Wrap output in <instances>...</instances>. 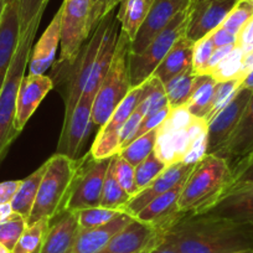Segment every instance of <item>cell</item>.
<instances>
[{
	"label": "cell",
	"instance_id": "51",
	"mask_svg": "<svg viewBox=\"0 0 253 253\" xmlns=\"http://www.w3.org/2000/svg\"><path fill=\"white\" fill-rule=\"evenodd\" d=\"M211 38H212V42L213 45H215V47L235 45L236 40H237V36L228 33L227 30H225V29L221 28V26L218 29H216L213 33H211Z\"/></svg>",
	"mask_w": 253,
	"mask_h": 253
},
{
	"label": "cell",
	"instance_id": "25",
	"mask_svg": "<svg viewBox=\"0 0 253 253\" xmlns=\"http://www.w3.org/2000/svg\"><path fill=\"white\" fill-rule=\"evenodd\" d=\"M193 47L194 42L190 41L186 35L180 38L175 42V45L170 48L168 55L160 62L153 75L157 76L165 84L172 77L190 69L193 65Z\"/></svg>",
	"mask_w": 253,
	"mask_h": 253
},
{
	"label": "cell",
	"instance_id": "60",
	"mask_svg": "<svg viewBox=\"0 0 253 253\" xmlns=\"http://www.w3.org/2000/svg\"><path fill=\"white\" fill-rule=\"evenodd\" d=\"M150 252V250L149 251H144V252H139V253H149Z\"/></svg>",
	"mask_w": 253,
	"mask_h": 253
},
{
	"label": "cell",
	"instance_id": "10",
	"mask_svg": "<svg viewBox=\"0 0 253 253\" xmlns=\"http://www.w3.org/2000/svg\"><path fill=\"white\" fill-rule=\"evenodd\" d=\"M143 98V84L133 87L129 93L124 97L118 104L108 121L99 128L89 154L94 160L111 159L113 155L119 153L121 144V133L124 124L128 121L130 114L139 106Z\"/></svg>",
	"mask_w": 253,
	"mask_h": 253
},
{
	"label": "cell",
	"instance_id": "6",
	"mask_svg": "<svg viewBox=\"0 0 253 253\" xmlns=\"http://www.w3.org/2000/svg\"><path fill=\"white\" fill-rule=\"evenodd\" d=\"M130 42L129 38L122 30L119 31L111 66L93 99L92 122L99 128L108 121L114 109L132 89L128 66Z\"/></svg>",
	"mask_w": 253,
	"mask_h": 253
},
{
	"label": "cell",
	"instance_id": "14",
	"mask_svg": "<svg viewBox=\"0 0 253 253\" xmlns=\"http://www.w3.org/2000/svg\"><path fill=\"white\" fill-rule=\"evenodd\" d=\"M193 0H155L138 31L134 40L130 42V53H140L152 42L153 39L182 10L190 8Z\"/></svg>",
	"mask_w": 253,
	"mask_h": 253
},
{
	"label": "cell",
	"instance_id": "7",
	"mask_svg": "<svg viewBox=\"0 0 253 253\" xmlns=\"http://www.w3.org/2000/svg\"><path fill=\"white\" fill-rule=\"evenodd\" d=\"M190 19V8L177 14L140 53H130L128 57L130 84L138 87L153 76L177 40L186 35Z\"/></svg>",
	"mask_w": 253,
	"mask_h": 253
},
{
	"label": "cell",
	"instance_id": "49",
	"mask_svg": "<svg viewBox=\"0 0 253 253\" xmlns=\"http://www.w3.org/2000/svg\"><path fill=\"white\" fill-rule=\"evenodd\" d=\"M236 46L240 47L245 53L253 51V16L237 34Z\"/></svg>",
	"mask_w": 253,
	"mask_h": 253
},
{
	"label": "cell",
	"instance_id": "54",
	"mask_svg": "<svg viewBox=\"0 0 253 253\" xmlns=\"http://www.w3.org/2000/svg\"><path fill=\"white\" fill-rule=\"evenodd\" d=\"M13 209H11L10 204H5V205H0V222L9 217L13 213Z\"/></svg>",
	"mask_w": 253,
	"mask_h": 253
},
{
	"label": "cell",
	"instance_id": "33",
	"mask_svg": "<svg viewBox=\"0 0 253 253\" xmlns=\"http://www.w3.org/2000/svg\"><path fill=\"white\" fill-rule=\"evenodd\" d=\"M130 199H132V196L119 185V182L117 181L113 172H112L111 168L108 167L106 179H104L103 191H102L101 205L99 206L112 209V210L124 211V208L126 206V204L129 203Z\"/></svg>",
	"mask_w": 253,
	"mask_h": 253
},
{
	"label": "cell",
	"instance_id": "29",
	"mask_svg": "<svg viewBox=\"0 0 253 253\" xmlns=\"http://www.w3.org/2000/svg\"><path fill=\"white\" fill-rule=\"evenodd\" d=\"M195 77L196 75L194 74L193 69L190 67L181 74L172 77L170 81H168L164 84L168 102H169V106L171 108H176V107L186 104L190 96H191V92H193Z\"/></svg>",
	"mask_w": 253,
	"mask_h": 253
},
{
	"label": "cell",
	"instance_id": "5",
	"mask_svg": "<svg viewBox=\"0 0 253 253\" xmlns=\"http://www.w3.org/2000/svg\"><path fill=\"white\" fill-rule=\"evenodd\" d=\"M38 29L39 26H35L20 35V41L13 57V62L0 91V163L3 162L10 145L20 134L14 126L16 102L21 81L25 77V71L29 67L33 42Z\"/></svg>",
	"mask_w": 253,
	"mask_h": 253
},
{
	"label": "cell",
	"instance_id": "46",
	"mask_svg": "<svg viewBox=\"0 0 253 253\" xmlns=\"http://www.w3.org/2000/svg\"><path fill=\"white\" fill-rule=\"evenodd\" d=\"M143 118H144V114H143L137 107V108L134 109V112L130 114V117L128 118V121L126 122V124H124V126H123V129H122L119 152H121V150H123L126 145L130 144V143L133 142V138H134L135 132H137L138 126H139L140 122L143 121Z\"/></svg>",
	"mask_w": 253,
	"mask_h": 253
},
{
	"label": "cell",
	"instance_id": "27",
	"mask_svg": "<svg viewBox=\"0 0 253 253\" xmlns=\"http://www.w3.org/2000/svg\"><path fill=\"white\" fill-rule=\"evenodd\" d=\"M45 170L46 162L38 170H35L33 174L21 180L20 186H19L15 196H14L10 203L14 212L20 213L21 216L26 218V221H28L31 210H33L34 203L36 200V195H38L39 187H40V182Z\"/></svg>",
	"mask_w": 253,
	"mask_h": 253
},
{
	"label": "cell",
	"instance_id": "24",
	"mask_svg": "<svg viewBox=\"0 0 253 253\" xmlns=\"http://www.w3.org/2000/svg\"><path fill=\"white\" fill-rule=\"evenodd\" d=\"M57 217L55 223L48 226L39 253H69L72 248L79 232L76 215L71 211H65Z\"/></svg>",
	"mask_w": 253,
	"mask_h": 253
},
{
	"label": "cell",
	"instance_id": "52",
	"mask_svg": "<svg viewBox=\"0 0 253 253\" xmlns=\"http://www.w3.org/2000/svg\"><path fill=\"white\" fill-rule=\"evenodd\" d=\"M235 46H236V43L235 45L222 46V47H215V50H213V52H212V56H211L210 65H209V72H210L218 62H221V61H222L223 58H225L226 56H227L228 53H230L231 51L235 48ZM209 72H208V75H209Z\"/></svg>",
	"mask_w": 253,
	"mask_h": 253
},
{
	"label": "cell",
	"instance_id": "57",
	"mask_svg": "<svg viewBox=\"0 0 253 253\" xmlns=\"http://www.w3.org/2000/svg\"><path fill=\"white\" fill-rule=\"evenodd\" d=\"M0 253H11V252L5 247V246L0 243Z\"/></svg>",
	"mask_w": 253,
	"mask_h": 253
},
{
	"label": "cell",
	"instance_id": "9",
	"mask_svg": "<svg viewBox=\"0 0 253 253\" xmlns=\"http://www.w3.org/2000/svg\"><path fill=\"white\" fill-rule=\"evenodd\" d=\"M109 163L111 159L94 160L89 153L82 158L65 211L75 212L81 209L97 208L101 205L102 191Z\"/></svg>",
	"mask_w": 253,
	"mask_h": 253
},
{
	"label": "cell",
	"instance_id": "36",
	"mask_svg": "<svg viewBox=\"0 0 253 253\" xmlns=\"http://www.w3.org/2000/svg\"><path fill=\"white\" fill-rule=\"evenodd\" d=\"M109 168L119 185L132 198H134L139 193L137 185H135V168L129 162H126L121 154H116L111 158Z\"/></svg>",
	"mask_w": 253,
	"mask_h": 253
},
{
	"label": "cell",
	"instance_id": "58",
	"mask_svg": "<svg viewBox=\"0 0 253 253\" xmlns=\"http://www.w3.org/2000/svg\"><path fill=\"white\" fill-rule=\"evenodd\" d=\"M4 6H5V1H4V0H0V19H1V14H3Z\"/></svg>",
	"mask_w": 253,
	"mask_h": 253
},
{
	"label": "cell",
	"instance_id": "55",
	"mask_svg": "<svg viewBox=\"0 0 253 253\" xmlns=\"http://www.w3.org/2000/svg\"><path fill=\"white\" fill-rule=\"evenodd\" d=\"M241 88H248L253 91V70L245 77V80L241 84Z\"/></svg>",
	"mask_w": 253,
	"mask_h": 253
},
{
	"label": "cell",
	"instance_id": "22",
	"mask_svg": "<svg viewBox=\"0 0 253 253\" xmlns=\"http://www.w3.org/2000/svg\"><path fill=\"white\" fill-rule=\"evenodd\" d=\"M251 152H253V94L233 134L215 155L225 159L232 169Z\"/></svg>",
	"mask_w": 253,
	"mask_h": 253
},
{
	"label": "cell",
	"instance_id": "39",
	"mask_svg": "<svg viewBox=\"0 0 253 253\" xmlns=\"http://www.w3.org/2000/svg\"><path fill=\"white\" fill-rule=\"evenodd\" d=\"M241 84H242V82H241L240 80H231V81L217 82V84H216L210 111H209L208 116H206L205 118V121L208 122V123L221 111V109L225 108V107L232 101L235 94L237 93V91L240 89Z\"/></svg>",
	"mask_w": 253,
	"mask_h": 253
},
{
	"label": "cell",
	"instance_id": "35",
	"mask_svg": "<svg viewBox=\"0 0 253 253\" xmlns=\"http://www.w3.org/2000/svg\"><path fill=\"white\" fill-rule=\"evenodd\" d=\"M123 212L124 211L122 210H112V209L97 206V208L81 209V210L75 211L74 213L76 215L80 230H87V228L106 225Z\"/></svg>",
	"mask_w": 253,
	"mask_h": 253
},
{
	"label": "cell",
	"instance_id": "62",
	"mask_svg": "<svg viewBox=\"0 0 253 253\" xmlns=\"http://www.w3.org/2000/svg\"><path fill=\"white\" fill-rule=\"evenodd\" d=\"M252 1H253V0H252Z\"/></svg>",
	"mask_w": 253,
	"mask_h": 253
},
{
	"label": "cell",
	"instance_id": "28",
	"mask_svg": "<svg viewBox=\"0 0 253 253\" xmlns=\"http://www.w3.org/2000/svg\"><path fill=\"white\" fill-rule=\"evenodd\" d=\"M216 84L217 82L210 75H201L195 77L191 96L185 104L191 116L196 118H206L210 111Z\"/></svg>",
	"mask_w": 253,
	"mask_h": 253
},
{
	"label": "cell",
	"instance_id": "56",
	"mask_svg": "<svg viewBox=\"0 0 253 253\" xmlns=\"http://www.w3.org/2000/svg\"><path fill=\"white\" fill-rule=\"evenodd\" d=\"M205 1H208V0H193V1H191V5H190V6H195V5H199V4H203V3H205Z\"/></svg>",
	"mask_w": 253,
	"mask_h": 253
},
{
	"label": "cell",
	"instance_id": "1",
	"mask_svg": "<svg viewBox=\"0 0 253 253\" xmlns=\"http://www.w3.org/2000/svg\"><path fill=\"white\" fill-rule=\"evenodd\" d=\"M163 238L180 253H233L253 250V226L209 213H184Z\"/></svg>",
	"mask_w": 253,
	"mask_h": 253
},
{
	"label": "cell",
	"instance_id": "2",
	"mask_svg": "<svg viewBox=\"0 0 253 253\" xmlns=\"http://www.w3.org/2000/svg\"><path fill=\"white\" fill-rule=\"evenodd\" d=\"M232 169L222 158L206 154L194 165L182 185L177 210L181 213H204L230 189Z\"/></svg>",
	"mask_w": 253,
	"mask_h": 253
},
{
	"label": "cell",
	"instance_id": "3",
	"mask_svg": "<svg viewBox=\"0 0 253 253\" xmlns=\"http://www.w3.org/2000/svg\"><path fill=\"white\" fill-rule=\"evenodd\" d=\"M80 164L81 159H71L57 153L47 159L28 225L42 218L52 221L65 212Z\"/></svg>",
	"mask_w": 253,
	"mask_h": 253
},
{
	"label": "cell",
	"instance_id": "16",
	"mask_svg": "<svg viewBox=\"0 0 253 253\" xmlns=\"http://www.w3.org/2000/svg\"><path fill=\"white\" fill-rule=\"evenodd\" d=\"M194 165L195 164H185L181 162L168 165L164 171L159 176H157V179L153 180L145 189H143L134 198L130 199L129 203L124 208V212L129 213L132 217H134L155 198L168 193L179 185L185 184L187 176L194 169Z\"/></svg>",
	"mask_w": 253,
	"mask_h": 253
},
{
	"label": "cell",
	"instance_id": "38",
	"mask_svg": "<svg viewBox=\"0 0 253 253\" xmlns=\"http://www.w3.org/2000/svg\"><path fill=\"white\" fill-rule=\"evenodd\" d=\"M28 226V221L20 213L13 212L6 220L0 222V243L13 251L19 238Z\"/></svg>",
	"mask_w": 253,
	"mask_h": 253
},
{
	"label": "cell",
	"instance_id": "11",
	"mask_svg": "<svg viewBox=\"0 0 253 253\" xmlns=\"http://www.w3.org/2000/svg\"><path fill=\"white\" fill-rule=\"evenodd\" d=\"M93 99L81 97L79 103L72 111L71 116L63 121L62 132L57 143V154H63L71 159H77L80 150L84 148L92 126V107Z\"/></svg>",
	"mask_w": 253,
	"mask_h": 253
},
{
	"label": "cell",
	"instance_id": "13",
	"mask_svg": "<svg viewBox=\"0 0 253 253\" xmlns=\"http://www.w3.org/2000/svg\"><path fill=\"white\" fill-rule=\"evenodd\" d=\"M164 233L157 227L133 218L98 253H139L154 248Z\"/></svg>",
	"mask_w": 253,
	"mask_h": 253
},
{
	"label": "cell",
	"instance_id": "18",
	"mask_svg": "<svg viewBox=\"0 0 253 253\" xmlns=\"http://www.w3.org/2000/svg\"><path fill=\"white\" fill-rule=\"evenodd\" d=\"M20 41L19 0H9L0 19V91Z\"/></svg>",
	"mask_w": 253,
	"mask_h": 253
},
{
	"label": "cell",
	"instance_id": "41",
	"mask_svg": "<svg viewBox=\"0 0 253 253\" xmlns=\"http://www.w3.org/2000/svg\"><path fill=\"white\" fill-rule=\"evenodd\" d=\"M213 50H215V45L212 42L211 34H209L205 38H203L201 40L196 41L194 43L193 65H191V69H193L194 74L196 76L208 75L209 65H210V60Z\"/></svg>",
	"mask_w": 253,
	"mask_h": 253
},
{
	"label": "cell",
	"instance_id": "45",
	"mask_svg": "<svg viewBox=\"0 0 253 253\" xmlns=\"http://www.w3.org/2000/svg\"><path fill=\"white\" fill-rule=\"evenodd\" d=\"M122 0H91V11H89V30L91 35L102 19L108 15L111 11L116 10Z\"/></svg>",
	"mask_w": 253,
	"mask_h": 253
},
{
	"label": "cell",
	"instance_id": "8",
	"mask_svg": "<svg viewBox=\"0 0 253 253\" xmlns=\"http://www.w3.org/2000/svg\"><path fill=\"white\" fill-rule=\"evenodd\" d=\"M61 11L60 57L55 65H70L91 36V0H63Z\"/></svg>",
	"mask_w": 253,
	"mask_h": 253
},
{
	"label": "cell",
	"instance_id": "61",
	"mask_svg": "<svg viewBox=\"0 0 253 253\" xmlns=\"http://www.w3.org/2000/svg\"><path fill=\"white\" fill-rule=\"evenodd\" d=\"M4 1H5V3H6V1H9V0H4Z\"/></svg>",
	"mask_w": 253,
	"mask_h": 253
},
{
	"label": "cell",
	"instance_id": "59",
	"mask_svg": "<svg viewBox=\"0 0 253 253\" xmlns=\"http://www.w3.org/2000/svg\"><path fill=\"white\" fill-rule=\"evenodd\" d=\"M233 253H253V250H245V251H240V252H233Z\"/></svg>",
	"mask_w": 253,
	"mask_h": 253
},
{
	"label": "cell",
	"instance_id": "26",
	"mask_svg": "<svg viewBox=\"0 0 253 253\" xmlns=\"http://www.w3.org/2000/svg\"><path fill=\"white\" fill-rule=\"evenodd\" d=\"M154 1L155 0H122L119 3L117 20L121 25V30L130 41L135 39Z\"/></svg>",
	"mask_w": 253,
	"mask_h": 253
},
{
	"label": "cell",
	"instance_id": "44",
	"mask_svg": "<svg viewBox=\"0 0 253 253\" xmlns=\"http://www.w3.org/2000/svg\"><path fill=\"white\" fill-rule=\"evenodd\" d=\"M246 184H253V152L232 168V182L228 190Z\"/></svg>",
	"mask_w": 253,
	"mask_h": 253
},
{
	"label": "cell",
	"instance_id": "34",
	"mask_svg": "<svg viewBox=\"0 0 253 253\" xmlns=\"http://www.w3.org/2000/svg\"><path fill=\"white\" fill-rule=\"evenodd\" d=\"M157 137L158 128L134 139L130 144L126 145L123 150H121L118 154H121L126 162H129L134 168L138 167L143 160L147 159L154 152Z\"/></svg>",
	"mask_w": 253,
	"mask_h": 253
},
{
	"label": "cell",
	"instance_id": "31",
	"mask_svg": "<svg viewBox=\"0 0 253 253\" xmlns=\"http://www.w3.org/2000/svg\"><path fill=\"white\" fill-rule=\"evenodd\" d=\"M50 220H39L26 226L11 253H39L50 226Z\"/></svg>",
	"mask_w": 253,
	"mask_h": 253
},
{
	"label": "cell",
	"instance_id": "48",
	"mask_svg": "<svg viewBox=\"0 0 253 253\" xmlns=\"http://www.w3.org/2000/svg\"><path fill=\"white\" fill-rule=\"evenodd\" d=\"M170 109H171V107L167 106V107H164L163 109H160L159 112H157V113L145 116L144 118H143V121L140 122L139 126H138V129H137V132H135L133 140L137 139V138H139V137H142L143 134L150 132V130L159 128L160 124L164 122V119L167 118L168 114H169Z\"/></svg>",
	"mask_w": 253,
	"mask_h": 253
},
{
	"label": "cell",
	"instance_id": "53",
	"mask_svg": "<svg viewBox=\"0 0 253 253\" xmlns=\"http://www.w3.org/2000/svg\"><path fill=\"white\" fill-rule=\"evenodd\" d=\"M149 253H180V252L171 245V243H169L168 241H165L164 238H163V240L160 241L154 248L150 250Z\"/></svg>",
	"mask_w": 253,
	"mask_h": 253
},
{
	"label": "cell",
	"instance_id": "17",
	"mask_svg": "<svg viewBox=\"0 0 253 253\" xmlns=\"http://www.w3.org/2000/svg\"><path fill=\"white\" fill-rule=\"evenodd\" d=\"M53 88V82L50 76L38 75V76H25L19 88L18 102H16V114L14 126L16 132L20 133L29 122L42 99Z\"/></svg>",
	"mask_w": 253,
	"mask_h": 253
},
{
	"label": "cell",
	"instance_id": "30",
	"mask_svg": "<svg viewBox=\"0 0 253 253\" xmlns=\"http://www.w3.org/2000/svg\"><path fill=\"white\" fill-rule=\"evenodd\" d=\"M169 106L164 84L157 76H150L143 84V98L138 109L145 116L157 113L164 107Z\"/></svg>",
	"mask_w": 253,
	"mask_h": 253
},
{
	"label": "cell",
	"instance_id": "43",
	"mask_svg": "<svg viewBox=\"0 0 253 253\" xmlns=\"http://www.w3.org/2000/svg\"><path fill=\"white\" fill-rule=\"evenodd\" d=\"M193 118L194 116H191V113L187 111L186 106L176 107V108L170 109L169 114L160 124L159 128L165 132H177V130L187 128Z\"/></svg>",
	"mask_w": 253,
	"mask_h": 253
},
{
	"label": "cell",
	"instance_id": "42",
	"mask_svg": "<svg viewBox=\"0 0 253 253\" xmlns=\"http://www.w3.org/2000/svg\"><path fill=\"white\" fill-rule=\"evenodd\" d=\"M253 16V1L252 0H238L235 8L231 10L227 18L222 23L221 28L227 30L228 33L237 36L241 29L246 25L248 20Z\"/></svg>",
	"mask_w": 253,
	"mask_h": 253
},
{
	"label": "cell",
	"instance_id": "15",
	"mask_svg": "<svg viewBox=\"0 0 253 253\" xmlns=\"http://www.w3.org/2000/svg\"><path fill=\"white\" fill-rule=\"evenodd\" d=\"M238 0H208L190 6V19L186 38L194 43L220 28Z\"/></svg>",
	"mask_w": 253,
	"mask_h": 253
},
{
	"label": "cell",
	"instance_id": "21",
	"mask_svg": "<svg viewBox=\"0 0 253 253\" xmlns=\"http://www.w3.org/2000/svg\"><path fill=\"white\" fill-rule=\"evenodd\" d=\"M61 8L43 31L38 43L33 47L29 61V75H45L56 57V51L61 42Z\"/></svg>",
	"mask_w": 253,
	"mask_h": 253
},
{
	"label": "cell",
	"instance_id": "40",
	"mask_svg": "<svg viewBox=\"0 0 253 253\" xmlns=\"http://www.w3.org/2000/svg\"><path fill=\"white\" fill-rule=\"evenodd\" d=\"M165 168L167 165L157 157L154 152L147 159L143 160L138 167H135V185L138 191H142L153 180L157 179V176L164 171Z\"/></svg>",
	"mask_w": 253,
	"mask_h": 253
},
{
	"label": "cell",
	"instance_id": "32",
	"mask_svg": "<svg viewBox=\"0 0 253 253\" xmlns=\"http://www.w3.org/2000/svg\"><path fill=\"white\" fill-rule=\"evenodd\" d=\"M245 52L240 47L235 46L232 51L218 62L210 72L211 77L216 82L231 81V80H240L242 82V62Z\"/></svg>",
	"mask_w": 253,
	"mask_h": 253
},
{
	"label": "cell",
	"instance_id": "37",
	"mask_svg": "<svg viewBox=\"0 0 253 253\" xmlns=\"http://www.w3.org/2000/svg\"><path fill=\"white\" fill-rule=\"evenodd\" d=\"M48 0H19V19H20V35L31 28L40 25L41 18Z\"/></svg>",
	"mask_w": 253,
	"mask_h": 253
},
{
	"label": "cell",
	"instance_id": "47",
	"mask_svg": "<svg viewBox=\"0 0 253 253\" xmlns=\"http://www.w3.org/2000/svg\"><path fill=\"white\" fill-rule=\"evenodd\" d=\"M206 154H208V132L203 133L200 137L196 138L190 144L189 149L185 153L181 163H185V164H196Z\"/></svg>",
	"mask_w": 253,
	"mask_h": 253
},
{
	"label": "cell",
	"instance_id": "12",
	"mask_svg": "<svg viewBox=\"0 0 253 253\" xmlns=\"http://www.w3.org/2000/svg\"><path fill=\"white\" fill-rule=\"evenodd\" d=\"M252 94V89L240 87L232 101L209 122L208 154H216L225 147L240 123Z\"/></svg>",
	"mask_w": 253,
	"mask_h": 253
},
{
	"label": "cell",
	"instance_id": "19",
	"mask_svg": "<svg viewBox=\"0 0 253 253\" xmlns=\"http://www.w3.org/2000/svg\"><path fill=\"white\" fill-rule=\"evenodd\" d=\"M204 213L253 226V184L241 185L228 190Z\"/></svg>",
	"mask_w": 253,
	"mask_h": 253
},
{
	"label": "cell",
	"instance_id": "50",
	"mask_svg": "<svg viewBox=\"0 0 253 253\" xmlns=\"http://www.w3.org/2000/svg\"><path fill=\"white\" fill-rule=\"evenodd\" d=\"M20 184L21 180H10V181L0 182V205L11 203Z\"/></svg>",
	"mask_w": 253,
	"mask_h": 253
},
{
	"label": "cell",
	"instance_id": "20",
	"mask_svg": "<svg viewBox=\"0 0 253 253\" xmlns=\"http://www.w3.org/2000/svg\"><path fill=\"white\" fill-rule=\"evenodd\" d=\"M182 185L174 187L168 193L150 201L143 210H140L134 216V218H137L140 222L154 226L164 233V231L172 222H175L180 216L184 215L177 210V203H179Z\"/></svg>",
	"mask_w": 253,
	"mask_h": 253
},
{
	"label": "cell",
	"instance_id": "4",
	"mask_svg": "<svg viewBox=\"0 0 253 253\" xmlns=\"http://www.w3.org/2000/svg\"><path fill=\"white\" fill-rule=\"evenodd\" d=\"M116 10L111 11L107 16H104L101 23L97 25L88 40L84 42L80 50L79 55L75 61L70 65H55L53 67V75H56L53 86L58 84L61 88V93L63 96L65 102V119L71 116L72 111L76 104L81 99L82 93L84 91L89 76L93 70L94 62L98 56L99 48H101L102 41H103L104 34L111 21L112 14ZM63 119V121H65Z\"/></svg>",
	"mask_w": 253,
	"mask_h": 253
},
{
	"label": "cell",
	"instance_id": "23",
	"mask_svg": "<svg viewBox=\"0 0 253 253\" xmlns=\"http://www.w3.org/2000/svg\"><path fill=\"white\" fill-rule=\"evenodd\" d=\"M134 217L129 213L123 212L103 226L87 230H80L77 232L75 242L69 253H98L103 250L107 243L112 240L114 235L126 227Z\"/></svg>",
	"mask_w": 253,
	"mask_h": 253
}]
</instances>
